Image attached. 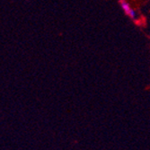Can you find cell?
I'll list each match as a JSON object with an SVG mask.
<instances>
[{
	"instance_id": "1",
	"label": "cell",
	"mask_w": 150,
	"mask_h": 150,
	"mask_svg": "<svg viewBox=\"0 0 150 150\" xmlns=\"http://www.w3.org/2000/svg\"><path fill=\"white\" fill-rule=\"evenodd\" d=\"M119 4L121 7V9L123 10V12L126 13V16H128L130 19L132 20H137L138 19V15L136 11L131 7L129 3L127 0H119Z\"/></svg>"
}]
</instances>
